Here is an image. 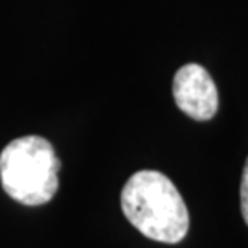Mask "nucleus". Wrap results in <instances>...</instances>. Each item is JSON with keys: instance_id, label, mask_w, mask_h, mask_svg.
<instances>
[{"instance_id": "20e7f679", "label": "nucleus", "mask_w": 248, "mask_h": 248, "mask_svg": "<svg viewBox=\"0 0 248 248\" xmlns=\"http://www.w3.org/2000/svg\"><path fill=\"white\" fill-rule=\"evenodd\" d=\"M241 213H243L245 222L248 224V158L245 162L243 177H241Z\"/></svg>"}, {"instance_id": "f257e3e1", "label": "nucleus", "mask_w": 248, "mask_h": 248, "mask_svg": "<svg viewBox=\"0 0 248 248\" xmlns=\"http://www.w3.org/2000/svg\"><path fill=\"white\" fill-rule=\"evenodd\" d=\"M127 221L145 237L175 245L186 237L189 213L175 184L158 171H138L122 189Z\"/></svg>"}, {"instance_id": "7ed1b4c3", "label": "nucleus", "mask_w": 248, "mask_h": 248, "mask_svg": "<svg viewBox=\"0 0 248 248\" xmlns=\"http://www.w3.org/2000/svg\"><path fill=\"white\" fill-rule=\"evenodd\" d=\"M173 96L178 108L197 122L212 120L219 108V94L212 76L195 62L178 68L173 79Z\"/></svg>"}, {"instance_id": "f03ea898", "label": "nucleus", "mask_w": 248, "mask_h": 248, "mask_svg": "<svg viewBox=\"0 0 248 248\" xmlns=\"http://www.w3.org/2000/svg\"><path fill=\"white\" fill-rule=\"evenodd\" d=\"M59 169L52 143L41 136H22L0 153L2 187L13 201L26 206L50 202L59 187Z\"/></svg>"}]
</instances>
